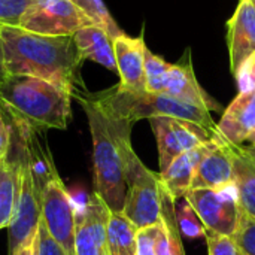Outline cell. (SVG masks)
Listing matches in <instances>:
<instances>
[{"mask_svg": "<svg viewBox=\"0 0 255 255\" xmlns=\"http://www.w3.org/2000/svg\"><path fill=\"white\" fill-rule=\"evenodd\" d=\"M215 145V137L191 151H187L181 154L173 163L161 173L160 176V185L163 191L173 200H179L185 197V194L191 190V182L196 173L197 166L203 160V157L214 148Z\"/></svg>", "mask_w": 255, "mask_h": 255, "instance_id": "2e32d148", "label": "cell"}, {"mask_svg": "<svg viewBox=\"0 0 255 255\" xmlns=\"http://www.w3.org/2000/svg\"><path fill=\"white\" fill-rule=\"evenodd\" d=\"M111 211L94 193L76 217L75 255H111L108 247V221Z\"/></svg>", "mask_w": 255, "mask_h": 255, "instance_id": "8fae6325", "label": "cell"}, {"mask_svg": "<svg viewBox=\"0 0 255 255\" xmlns=\"http://www.w3.org/2000/svg\"><path fill=\"white\" fill-rule=\"evenodd\" d=\"M9 145H10V134H9V127L7 121L4 117V112L0 106V158L6 157L9 152Z\"/></svg>", "mask_w": 255, "mask_h": 255, "instance_id": "4dcf8cb0", "label": "cell"}, {"mask_svg": "<svg viewBox=\"0 0 255 255\" xmlns=\"http://www.w3.org/2000/svg\"><path fill=\"white\" fill-rule=\"evenodd\" d=\"M97 96L118 115L127 118L133 124L140 120L154 117H172L196 123L209 131L217 130V124L211 117V111L179 100L167 94L154 93H128L117 87L97 93Z\"/></svg>", "mask_w": 255, "mask_h": 255, "instance_id": "277c9868", "label": "cell"}, {"mask_svg": "<svg viewBox=\"0 0 255 255\" xmlns=\"http://www.w3.org/2000/svg\"><path fill=\"white\" fill-rule=\"evenodd\" d=\"M85 25H91V21L72 0H31L18 27L39 34L64 36L75 34Z\"/></svg>", "mask_w": 255, "mask_h": 255, "instance_id": "ba28073f", "label": "cell"}, {"mask_svg": "<svg viewBox=\"0 0 255 255\" xmlns=\"http://www.w3.org/2000/svg\"><path fill=\"white\" fill-rule=\"evenodd\" d=\"M85 111L91 139L96 194L111 212H123L127 194L126 173L139 158L131 146L133 123L114 112L97 93L75 97Z\"/></svg>", "mask_w": 255, "mask_h": 255, "instance_id": "6da1fadb", "label": "cell"}, {"mask_svg": "<svg viewBox=\"0 0 255 255\" xmlns=\"http://www.w3.org/2000/svg\"><path fill=\"white\" fill-rule=\"evenodd\" d=\"M191 105L205 108L208 111H220V105L200 87L191 60V49L187 48L185 54L178 63H172V69L166 79L164 93Z\"/></svg>", "mask_w": 255, "mask_h": 255, "instance_id": "5bb4252c", "label": "cell"}, {"mask_svg": "<svg viewBox=\"0 0 255 255\" xmlns=\"http://www.w3.org/2000/svg\"><path fill=\"white\" fill-rule=\"evenodd\" d=\"M251 146H255V130L251 133V136L248 137V140H247Z\"/></svg>", "mask_w": 255, "mask_h": 255, "instance_id": "e575fe53", "label": "cell"}, {"mask_svg": "<svg viewBox=\"0 0 255 255\" xmlns=\"http://www.w3.org/2000/svg\"><path fill=\"white\" fill-rule=\"evenodd\" d=\"M242 148L245 149V152H247L253 160H255V146H251V145L245 146V145H242Z\"/></svg>", "mask_w": 255, "mask_h": 255, "instance_id": "836d02e7", "label": "cell"}, {"mask_svg": "<svg viewBox=\"0 0 255 255\" xmlns=\"http://www.w3.org/2000/svg\"><path fill=\"white\" fill-rule=\"evenodd\" d=\"M7 155L15 161L18 169V199L12 221L7 227L9 255H12L22 244L37 233L42 217V205L40 191L34 185L27 163L12 139Z\"/></svg>", "mask_w": 255, "mask_h": 255, "instance_id": "5b68a950", "label": "cell"}, {"mask_svg": "<svg viewBox=\"0 0 255 255\" xmlns=\"http://www.w3.org/2000/svg\"><path fill=\"white\" fill-rule=\"evenodd\" d=\"M127 194L123 214L139 230L158 224L161 220L163 196L158 173L137 160L127 172Z\"/></svg>", "mask_w": 255, "mask_h": 255, "instance_id": "8992f818", "label": "cell"}, {"mask_svg": "<svg viewBox=\"0 0 255 255\" xmlns=\"http://www.w3.org/2000/svg\"><path fill=\"white\" fill-rule=\"evenodd\" d=\"M42 217L49 235L61 245L67 255H75L76 212L72 197L61 178L51 181L42 196Z\"/></svg>", "mask_w": 255, "mask_h": 255, "instance_id": "9c48e42d", "label": "cell"}, {"mask_svg": "<svg viewBox=\"0 0 255 255\" xmlns=\"http://www.w3.org/2000/svg\"><path fill=\"white\" fill-rule=\"evenodd\" d=\"M72 3L91 21V24L105 28L114 39L124 34L112 15L109 13L103 0H72Z\"/></svg>", "mask_w": 255, "mask_h": 255, "instance_id": "7402d4cb", "label": "cell"}, {"mask_svg": "<svg viewBox=\"0 0 255 255\" xmlns=\"http://www.w3.org/2000/svg\"><path fill=\"white\" fill-rule=\"evenodd\" d=\"M137 229L123 212H111L108 221V247L111 255H136Z\"/></svg>", "mask_w": 255, "mask_h": 255, "instance_id": "44dd1931", "label": "cell"}, {"mask_svg": "<svg viewBox=\"0 0 255 255\" xmlns=\"http://www.w3.org/2000/svg\"><path fill=\"white\" fill-rule=\"evenodd\" d=\"M206 242L209 255H244L233 238L208 232Z\"/></svg>", "mask_w": 255, "mask_h": 255, "instance_id": "83f0119b", "label": "cell"}, {"mask_svg": "<svg viewBox=\"0 0 255 255\" xmlns=\"http://www.w3.org/2000/svg\"><path fill=\"white\" fill-rule=\"evenodd\" d=\"M175 214H176V223H178L179 233H182L188 239H199V238L206 239L208 230L205 229L197 212L193 209V206L185 199L179 203Z\"/></svg>", "mask_w": 255, "mask_h": 255, "instance_id": "cb8c5ba5", "label": "cell"}, {"mask_svg": "<svg viewBox=\"0 0 255 255\" xmlns=\"http://www.w3.org/2000/svg\"><path fill=\"white\" fill-rule=\"evenodd\" d=\"M253 1H254V4H255V0H253Z\"/></svg>", "mask_w": 255, "mask_h": 255, "instance_id": "8d00e7d4", "label": "cell"}, {"mask_svg": "<svg viewBox=\"0 0 255 255\" xmlns=\"http://www.w3.org/2000/svg\"><path fill=\"white\" fill-rule=\"evenodd\" d=\"M18 199V169L15 161L6 155L0 158V230L7 229Z\"/></svg>", "mask_w": 255, "mask_h": 255, "instance_id": "ffe728a7", "label": "cell"}, {"mask_svg": "<svg viewBox=\"0 0 255 255\" xmlns=\"http://www.w3.org/2000/svg\"><path fill=\"white\" fill-rule=\"evenodd\" d=\"M7 75H27L67 90L72 97L87 91L81 69L84 58L73 34L48 36L21 27L0 25Z\"/></svg>", "mask_w": 255, "mask_h": 255, "instance_id": "7a4b0ae2", "label": "cell"}, {"mask_svg": "<svg viewBox=\"0 0 255 255\" xmlns=\"http://www.w3.org/2000/svg\"><path fill=\"white\" fill-rule=\"evenodd\" d=\"M31 0H0V25L18 27Z\"/></svg>", "mask_w": 255, "mask_h": 255, "instance_id": "484cf974", "label": "cell"}, {"mask_svg": "<svg viewBox=\"0 0 255 255\" xmlns=\"http://www.w3.org/2000/svg\"><path fill=\"white\" fill-rule=\"evenodd\" d=\"M158 148V169L164 172L181 154L209 142L215 131L172 117H154L149 120Z\"/></svg>", "mask_w": 255, "mask_h": 255, "instance_id": "52a82bcc", "label": "cell"}, {"mask_svg": "<svg viewBox=\"0 0 255 255\" xmlns=\"http://www.w3.org/2000/svg\"><path fill=\"white\" fill-rule=\"evenodd\" d=\"M255 130V90L239 93L224 111L217 131L233 145H244Z\"/></svg>", "mask_w": 255, "mask_h": 255, "instance_id": "e0dca14e", "label": "cell"}, {"mask_svg": "<svg viewBox=\"0 0 255 255\" xmlns=\"http://www.w3.org/2000/svg\"><path fill=\"white\" fill-rule=\"evenodd\" d=\"M197 212L209 233L233 238L239 229L242 211L239 203L229 202L215 190H190L184 197Z\"/></svg>", "mask_w": 255, "mask_h": 255, "instance_id": "30bf717a", "label": "cell"}, {"mask_svg": "<svg viewBox=\"0 0 255 255\" xmlns=\"http://www.w3.org/2000/svg\"><path fill=\"white\" fill-rule=\"evenodd\" d=\"M12 255H39V238L37 233L28 239L25 244H22Z\"/></svg>", "mask_w": 255, "mask_h": 255, "instance_id": "1f68e13d", "label": "cell"}, {"mask_svg": "<svg viewBox=\"0 0 255 255\" xmlns=\"http://www.w3.org/2000/svg\"><path fill=\"white\" fill-rule=\"evenodd\" d=\"M37 238H39V255H67L61 248V245L49 235L42 220L37 227Z\"/></svg>", "mask_w": 255, "mask_h": 255, "instance_id": "f1b7e54d", "label": "cell"}, {"mask_svg": "<svg viewBox=\"0 0 255 255\" xmlns=\"http://www.w3.org/2000/svg\"><path fill=\"white\" fill-rule=\"evenodd\" d=\"M235 182L239 188V206L241 211L255 220V160H253L242 145H233L229 142Z\"/></svg>", "mask_w": 255, "mask_h": 255, "instance_id": "d6986e66", "label": "cell"}, {"mask_svg": "<svg viewBox=\"0 0 255 255\" xmlns=\"http://www.w3.org/2000/svg\"><path fill=\"white\" fill-rule=\"evenodd\" d=\"M214 137L215 145L197 166L191 182V190L205 188L217 191L235 181L233 158L229 142L217 130L214 133Z\"/></svg>", "mask_w": 255, "mask_h": 255, "instance_id": "9a60e30c", "label": "cell"}, {"mask_svg": "<svg viewBox=\"0 0 255 255\" xmlns=\"http://www.w3.org/2000/svg\"><path fill=\"white\" fill-rule=\"evenodd\" d=\"M72 99L63 87L27 75H9L0 85L3 112L40 131L67 128Z\"/></svg>", "mask_w": 255, "mask_h": 255, "instance_id": "3957f363", "label": "cell"}, {"mask_svg": "<svg viewBox=\"0 0 255 255\" xmlns=\"http://www.w3.org/2000/svg\"><path fill=\"white\" fill-rule=\"evenodd\" d=\"M182 255H185V251H184V253H182Z\"/></svg>", "mask_w": 255, "mask_h": 255, "instance_id": "d590c367", "label": "cell"}, {"mask_svg": "<svg viewBox=\"0 0 255 255\" xmlns=\"http://www.w3.org/2000/svg\"><path fill=\"white\" fill-rule=\"evenodd\" d=\"M7 72L4 67V57H3V45H1V39H0V85L7 79Z\"/></svg>", "mask_w": 255, "mask_h": 255, "instance_id": "d6a6232c", "label": "cell"}, {"mask_svg": "<svg viewBox=\"0 0 255 255\" xmlns=\"http://www.w3.org/2000/svg\"><path fill=\"white\" fill-rule=\"evenodd\" d=\"M75 43L84 60L102 64L108 70L117 72L114 37L99 25H85L73 34Z\"/></svg>", "mask_w": 255, "mask_h": 255, "instance_id": "ac0fdd59", "label": "cell"}, {"mask_svg": "<svg viewBox=\"0 0 255 255\" xmlns=\"http://www.w3.org/2000/svg\"><path fill=\"white\" fill-rule=\"evenodd\" d=\"M239 87V93L255 90V54L239 69L235 75Z\"/></svg>", "mask_w": 255, "mask_h": 255, "instance_id": "f546056e", "label": "cell"}, {"mask_svg": "<svg viewBox=\"0 0 255 255\" xmlns=\"http://www.w3.org/2000/svg\"><path fill=\"white\" fill-rule=\"evenodd\" d=\"M160 223L139 229L136 232V255H157Z\"/></svg>", "mask_w": 255, "mask_h": 255, "instance_id": "4316f807", "label": "cell"}, {"mask_svg": "<svg viewBox=\"0 0 255 255\" xmlns=\"http://www.w3.org/2000/svg\"><path fill=\"white\" fill-rule=\"evenodd\" d=\"M172 69V63L163 60V57L154 54L148 46L145 49V81L146 91L154 94H163L167 75Z\"/></svg>", "mask_w": 255, "mask_h": 255, "instance_id": "603a6c76", "label": "cell"}, {"mask_svg": "<svg viewBox=\"0 0 255 255\" xmlns=\"http://www.w3.org/2000/svg\"><path fill=\"white\" fill-rule=\"evenodd\" d=\"M244 255H255V220L242 212L239 229L233 236Z\"/></svg>", "mask_w": 255, "mask_h": 255, "instance_id": "d4e9b609", "label": "cell"}, {"mask_svg": "<svg viewBox=\"0 0 255 255\" xmlns=\"http://www.w3.org/2000/svg\"><path fill=\"white\" fill-rule=\"evenodd\" d=\"M145 49L143 36L130 37L126 33L114 39L117 73L120 75L118 88L128 93H145Z\"/></svg>", "mask_w": 255, "mask_h": 255, "instance_id": "7c38bea8", "label": "cell"}, {"mask_svg": "<svg viewBox=\"0 0 255 255\" xmlns=\"http://www.w3.org/2000/svg\"><path fill=\"white\" fill-rule=\"evenodd\" d=\"M230 70L233 76L255 54V4L253 0H241L233 16L227 22Z\"/></svg>", "mask_w": 255, "mask_h": 255, "instance_id": "4fadbf2b", "label": "cell"}]
</instances>
